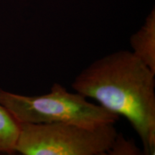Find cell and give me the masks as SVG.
Returning <instances> with one entry per match:
<instances>
[{
  "label": "cell",
  "instance_id": "1",
  "mask_svg": "<svg viewBox=\"0 0 155 155\" xmlns=\"http://www.w3.org/2000/svg\"><path fill=\"white\" fill-rule=\"evenodd\" d=\"M72 88L126 118L142 143L155 154V73L131 51L120 50L96 60L75 77Z\"/></svg>",
  "mask_w": 155,
  "mask_h": 155
},
{
  "label": "cell",
  "instance_id": "2",
  "mask_svg": "<svg viewBox=\"0 0 155 155\" xmlns=\"http://www.w3.org/2000/svg\"><path fill=\"white\" fill-rule=\"evenodd\" d=\"M0 104L18 123H69L94 128L115 124L119 119V116L57 83L49 93L40 96H23L0 88Z\"/></svg>",
  "mask_w": 155,
  "mask_h": 155
},
{
  "label": "cell",
  "instance_id": "3",
  "mask_svg": "<svg viewBox=\"0 0 155 155\" xmlns=\"http://www.w3.org/2000/svg\"><path fill=\"white\" fill-rule=\"evenodd\" d=\"M15 152L24 155L107 154L118 131L114 124L94 128L69 123H19Z\"/></svg>",
  "mask_w": 155,
  "mask_h": 155
},
{
  "label": "cell",
  "instance_id": "4",
  "mask_svg": "<svg viewBox=\"0 0 155 155\" xmlns=\"http://www.w3.org/2000/svg\"><path fill=\"white\" fill-rule=\"evenodd\" d=\"M131 52L155 73V12H151L142 27L130 38Z\"/></svg>",
  "mask_w": 155,
  "mask_h": 155
},
{
  "label": "cell",
  "instance_id": "5",
  "mask_svg": "<svg viewBox=\"0 0 155 155\" xmlns=\"http://www.w3.org/2000/svg\"><path fill=\"white\" fill-rule=\"evenodd\" d=\"M19 131L18 121L0 104V154L15 153Z\"/></svg>",
  "mask_w": 155,
  "mask_h": 155
},
{
  "label": "cell",
  "instance_id": "6",
  "mask_svg": "<svg viewBox=\"0 0 155 155\" xmlns=\"http://www.w3.org/2000/svg\"><path fill=\"white\" fill-rule=\"evenodd\" d=\"M143 152L136 144L135 141L126 139L118 133L107 154L110 155H140Z\"/></svg>",
  "mask_w": 155,
  "mask_h": 155
}]
</instances>
